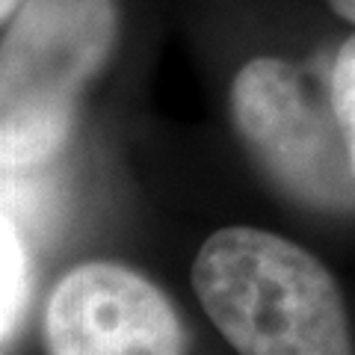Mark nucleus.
I'll return each mask as SVG.
<instances>
[{"mask_svg":"<svg viewBox=\"0 0 355 355\" xmlns=\"http://www.w3.org/2000/svg\"><path fill=\"white\" fill-rule=\"evenodd\" d=\"M193 287L240 355H355L331 272L279 234L249 225L210 234Z\"/></svg>","mask_w":355,"mask_h":355,"instance_id":"nucleus-1","label":"nucleus"},{"mask_svg":"<svg viewBox=\"0 0 355 355\" xmlns=\"http://www.w3.org/2000/svg\"><path fill=\"white\" fill-rule=\"evenodd\" d=\"M3 24L0 154L3 172H21L65 146L83 89L116 44L119 9L116 0H24Z\"/></svg>","mask_w":355,"mask_h":355,"instance_id":"nucleus-2","label":"nucleus"},{"mask_svg":"<svg viewBox=\"0 0 355 355\" xmlns=\"http://www.w3.org/2000/svg\"><path fill=\"white\" fill-rule=\"evenodd\" d=\"M231 119L252 160L293 202L317 210L355 207V172L335 98L296 65L258 57L231 83Z\"/></svg>","mask_w":355,"mask_h":355,"instance_id":"nucleus-3","label":"nucleus"},{"mask_svg":"<svg viewBox=\"0 0 355 355\" xmlns=\"http://www.w3.org/2000/svg\"><path fill=\"white\" fill-rule=\"evenodd\" d=\"M48 355H184L172 302L121 263L74 266L44 311Z\"/></svg>","mask_w":355,"mask_h":355,"instance_id":"nucleus-4","label":"nucleus"},{"mask_svg":"<svg viewBox=\"0 0 355 355\" xmlns=\"http://www.w3.org/2000/svg\"><path fill=\"white\" fill-rule=\"evenodd\" d=\"M30 299V258L12 205L3 202V340L12 338Z\"/></svg>","mask_w":355,"mask_h":355,"instance_id":"nucleus-5","label":"nucleus"},{"mask_svg":"<svg viewBox=\"0 0 355 355\" xmlns=\"http://www.w3.org/2000/svg\"><path fill=\"white\" fill-rule=\"evenodd\" d=\"M331 98L343 128V139L349 148V163L355 172V36L340 44L335 69H331Z\"/></svg>","mask_w":355,"mask_h":355,"instance_id":"nucleus-6","label":"nucleus"},{"mask_svg":"<svg viewBox=\"0 0 355 355\" xmlns=\"http://www.w3.org/2000/svg\"><path fill=\"white\" fill-rule=\"evenodd\" d=\"M329 6L335 9V12H338L343 21L355 24V0H329Z\"/></svg>","mask_w":355,"mask_h":355,"instance_id":"nucleus-7","label":"nucleus"},{"mask_svg":"<svg viewBox=\"0 0 355 355\" xmlns=\"http://www.w3.org/2000/svg\"><path fill=\"white\" fill-rule=\"evenodd\" d=\"M21 3H24V0H0V18L9 21V18H12V12H15V9H18Z\"/></svg>","mask_w":355,"mask_h":355,"instance_id":"nucleus-8","label":"nucleus"}]
</instances>
